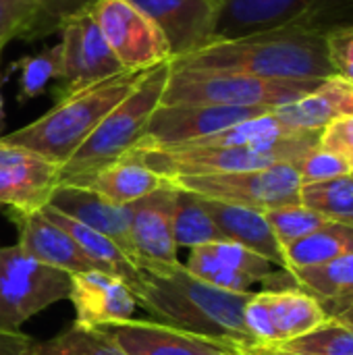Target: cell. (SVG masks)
Instances as JSON below:
<instances>
[{
	"instance_id": "74e56055",
	"label": "cell",
	"mask_w": 353,
	"mask_h": 355,
	"mask_svg": "<svg viewBox=\"0 0 353 355\" xmlns=\"http://www.w3.org/2000/svg\"><path fill=\"white\" fill-rule=\"evenodd\" d=\"M35 341L21 331L0 329V355H35Z\"/></svg>"
},
{
	"instance_id": "484cf974",
	"label": "cell",
	"mask_w": 353,
	"mask_h": 355,
	"mask_svg": "<svg viewBox=\"0 0 353 355\" xmlns=\"http://www.w3.org/2000/svg\"><path fill=\"white\" fill-rule=\"evenodd\" d=\"M353 252V225L327 223L318 231L285 248V270L310 268Z\"/></svg>"
},
{
	"instance_id": "ac0fdd59",
	"label": "cell",
	"mask_w": 353,
	"mask_h": 355,
	"mask_svg": "<svg viewBox=\"0 0 353 355\" xmlns=\"http://www.w3.org/2000/svg\"><path fill=\"white\" fill-rule=\"evenodd\" d=\"M12 218L19 227L17 245L33 260L69 275H85L92 270H100V266L89 260L85 252L75 243V239L58 225L50 223L42 214V210L29 214H12Z\"/></svg>"
},
{
	"instance_id": "2e32d148",
	"label": "cell",
	"mask_w": 353,
	"mask_h": 355,
	"mask_svg": "<svg viewBox=\"0 0 353 355\" xmlns=\"http://www.w3.org/2000/svg\"><path fill=\"white\" fill-rule=\"evenodd\" d=\"M69 300L75 306V324L85 329H104L129 320L137 310L131 287L119 277L100 270L71 275Z\"/></svg>"
},
{
	"instance_id": "ffe728a7",
	"label": "cell",
	"mask_w": 353,
	"mask_h": 355,
	"mask_svg": "<svg viewBox=\"0 0 353 355\" xmlns=\"http://www.w3.org/2000/svg\"><path fill=\"white\" fill-rule=\"evenodd\" d=\"M273 112L293 131H322L337 119L353 116V83L337 75L329 77L304 98Z\"/></svg>"
},
{
	"instance_id": "83f0119b",
	"label": "cell",
	"mask_w": 353,
	"mask_h": 355,
	"mask_svg": "<svg viewBox=\"0 0 353 355\" xmlns=\"http://www.w3.org/2000/svg\"><path fill=\"white\" fill-rule=\"evenodd\" d=\"M300 204L329 223L353 225V175L302 185Z\"/></svg>"
},
{
	"instance_id": "6da1fadb",
	"label": "cell",
	"mask_w": 353,
	"mask_h": 355,
	"mask_svg": "<svg viewBox=\"0 0 353 355\" xmlns=\"http://www.w3.org/2000/svg\"><path fill=\"white\" fill-rule=\"evenodd\" d=\"M252 293L208 285L196 279L185 264L141 272V281L133 289L137 308L146 310L152 320L223 343L235 352L256 347L243 322V308Z\"/></svg>"
},
{
	"instance_id": "ab89813d",
	"label": "cell",
	"mask_w": 353,
	"mask_h": 355,
	"mask_svg": "<svg viewBox=\"0 0 353 355\" xmlns=\"http://www.w3.org/2000/svg\"><path fill=\"white\" fill-rule=\"evenodd\" d=\"M237 355H256V354H252V352H239Z\"/></svg>"
},
{
	"instance_id": "7a4b0ae2",
	"label": "cell",
	"mask_w": 353,
	"mask_h": 355,
	"mask_svg": "<svg viewBox=\"0 0 353 355\" xmlns=\"http://www.w3.org/2000/svg\"><path fill=\"white\" fill-rule=\"evenodd\" d=\"M173 64L246 73L262 79L325 81L335 77L325 33L308 27H279L210 46L173 60Z\"/></svg>"
},
{
	"instance_id": "cb8c5ba5",
	"label": "cell",
	"mask_w": 353,
	"mask_h": 355,
	"mask_svg": "<svg viewBox=\"0 0 353 355\" xmlns=\"http://www.w3.org/2000/svg\"><path fill=\"white\" fill-rule=\"evenodd\" d=\"M42 214L50 223L58 225L64 233H69L75 239V243L85 252V256L100 266L102 272L119 277L121 281H125L131 287V291L139 285L141 270L129 260V256L112 239H108L106 235H102V233H98V231H94L89 227L64 216L62 212H58L52 206H44Z\"/></svg>"
},
{
	"instance_id": "d6a6232c",
	"label": "cell",
	"mask_w": 353,
	"mask_h": 355,
	"mask_svg": "<svg viewBox=\"0 0 353 355\" xmlns=\"http://www.w3.org/2000/svg\"><path fill=\"white\" fill-rule=\"evenodd\" d=\"M96 2L98 0H35V12L23 40L33 42L56 33L67 19L89 10Z\"/></svg>"
},
{
	"instance_id": "8fae6325",
	"label": "cell",
	"mask_w": 353,
	"mask_h": 355,
	"mask_svg": "<svg viewBox=\"0 0 353 355\" xmlns=\"http://www.w3.org/2000/svg\"><path fill=\"white\" fill-rule=\"evenodd\" d=\"M268 112L273 110L262 106L160 104L152 112L146 135L137 146L171 148L191 144Z\"/></svg>"
},
{
	"instance_id": "4316f807",
	"label": "cell",
	"mask_w": 353,
	"mask_h": 355,
	"mask_svg": "<svg viewBox=\"0 0 353 355\" xmlns=\"http://www.w3.org/2000/svg\"><path fill=\"white\" fill-rule=\"evenodd\" d=\"M173 235L177 248H198L212 241H225L223 233L214 225L204 198L177 187L173 210Z\"/></svg>"
},
{
	"instance_id": "3957f363",
	"label": "cell",
	"mask_w": 353,
	"mask_h": 355,
	"mask_svg": "<svg viewBox=\"0 0 353 355\" xmlns=\"http://www.w3.org/2000/svg\"><path fill=\"white\" fill-rule=\"evenodd\" d=\"M144 73L146 71H125L81 92L58 98V102L46 114L17 131L2 135L0 139L27 148L62 166L94 133L102 119L127 98Z\"/></svg>"
},
{
	"instance_id": "1f68e13d",
	"label": "cell",
	"mask_w": 353,
	"mask_h": 355,
	"mask_svg": "<svg viewBox=\"0 0 353 355\" xmlns=\"http://www.w3.org/2000/svg\"><path fill=\"white\" fill-rule=\"evenodd\" d=\"M21 100L40 96L50 81L62 77V44H54L37 54L21 58Z\"/></svg>"
},
{
	"instance_id": "7c38bea8",
	"label": "cell",
	"mask_w": 353,
	"mask_h": 355,
	"mask_svg": "<svg viewBox=\"0 0 353 355\" xmlns=\"http://www.w3.org/2000/svg\"><path fill=\"white\" fill-rule=\"evenodd\" d=\"M177 187L169 181L150 196L129 204V258L141 272L173 268L179 262L173 235Z\"/></svg>"
},
{
	"instance_id": "f35d334b",
	"label": "cell",
	"mask_w": 353,
	"mask_h": 355,
	"mask_svg": "<svg viewBox=\"0 0 353 355\" xmlns=\"http://www.w3.org/2000/svg\"><path fill=\"white\" fill-rule=\"evenodd\" d=\"M335 320H339V322H343V324H347V327H352L353 329V304L352 306H347L345 310H341L337 316H333Z\"/></svg>"
},
{
	"instance_id": "52a82bcc",
	"label": "cell",
	"mask_w": 353,
	"mask_h": 355,
	"mask_svg": "<svg viewBox=\"0 0 353 355\" xmlns=\"http://www.w3.org/2000/svg\"><path fill=\"white\" fill-rule=\"evenodd\" d=\"M214 42L279 27H308L322 33L353 25V0H214Z\"/></svg>"
},
{
	"instance_id": "b9f144b4",
	"label": "cell",
	"mask_w": 353,
	"mask_h": 355,
	"mask_svg": "<svg viewBox=\"0 0 353 355\" xmlns=\"http://www.w3.org/2000/svg\"><path fill=\"white\" fill-rule=\"evenodd\" d=\"M2 48H4V46H0V52H2Z\"/></svg>"
},
{
	"instance_id": "f546056e",
	"label": "cell",
	"mask_w": 353,
	"mask_h": 355,
	"mask_svg": "<svg viewBox=\"0 0 353 355\" xmlns=\"http://www.w3.org/2000/svg\"><path fill=\"white\" fill-rule=\"evenodd\" d=\"M35 355H125L102 329L73 324L50 341L37 343Z\"/></svg>"
},
{
	"instance_id": "277c9868",
	"label": "cell",
	"mask_w": 353,
	"mask_h": 355,
	"mask_svg": "<svg viewBox=\"0 0 353 355\" xmlns=\"http://www.w3.org/2000/svg\"><path fill=\"white\" fill-rule=\"evenodd\" d=\"M169 75L171 62L148 69L127 98L102 119L83 146L60 166V183L81 181L127 156L144 139L150 116L162 102Z\"/></svg>"
},
{
	"instance_id": "603a6c76",
	"label": "cell",
	"mask_w": 353,
	"mask_h": 355,
	"mask_svg": "<svg viewBox=\"0 0 353 355\" xmlns=\"http://www.w3.org/2000/svg\"><path fill=\"white\" fill-rule=\"evenodd\" d=\"M258 293L266 306L268 320L273 327V347L298 339L329 320V314L322 304L298 287L262 289Z\"/></svg>"
},
{
	"instance_id": "4dcf8cb0",
	"label": "cell",
	"mask_w": 353,
	"mask_h": 355,
	"mask_svg": "<svg viewBox=\"0 0 353 355\" xmlns=\"http://www.w3.org/2000/svg\"><path fill=\"white\" fill-rule=\"evenodd\" d=\"M277 241L281 243L283 252L287 245L300 241L302 237L318 231L320 227H325L329 220H325L320 214H316L314 210L302 206V204H287V206H279L273 210L264 212Z\"/></svg>"
},
{
	"instance_id": "e575fe53",
	"label": "cell",
	"mask_w": 353,
	"mask_h": 355,
	"mask_svg": "<svg viewBox=\"0 0 353 355\" xmlns=\"http://www.w3.org/2000/svg\"><path fill=\"white\" fill-rule=\"evenodd\" d=\"M325 42L335 75L353 83V25L327 31Z\"/></svg>"
},
{
	"instance_id": "ba28073f",
	"label": "cell",
	"mask_w": 353,
	"mask_h": 355,
	"mask_svg": "<svg viewBox=\"0 0 353 355\" xmlns=\"http://www.w3.org/2000/svg\"><path fill=\"white\" fill-rule=\"evenodd\" d=\"M69 295V272L33 260L17 243L0 248V329L21 331L31 316Z\"/></svg>"
},
{
	"instance_id": "5b68a950",
	"label": "cell",
	"mask_w": 353,
	"mask_h": 355,
	"mask_svg": "<svg viewBox=\"0 0 353 355\" xmlns=\"http://www.w3.org/2000/svg\"><path fill=\"white\" fill-rule=\"evenodd\" d=\"M320 131H302L283 139L270 148H212V146H137L131 150L148 168L158 173L162 179L173 181L181 177H202V175H221L237 171H256L275 164H293L318 146Z\"/></svg>"
},
{
	"instance_id": "9c48e42d",
	"label": "cell",
	"mask_w": 353,
	"mask_h": 355,
	"mask_svg": "<svg viewBox=\"0 0 353 355\" xmlns=\"http://www.w3.org/2000/svg\"><path fill=\"white\" fill-rule=\"evenodd\" d=\"M175 187L208 200L237 204L260 212L300 204V173L293 164H275L256 171H237L202 177H181L171 181Z\"/></svg>"
},
{
	"instance_id": "7402d4cb",
	"label": "cell",
	"mask_w": 353,
	"mask_h": 355,
	"mask_svg": "<svg viewBox=\"0 0 353 355\" xmlns=\"http://www.w3.org/2000/svg\"><path fill=\"white\" fill-rule=\"evenodd\" d=\"M166 183H169L166 179H162L158 173L148 168L135 154L129 152L121 160L96 171L94 175H89L81 181L69 183V185L92 189L117 206H129V204L150 196L152 191L160 189Z\"/></svg>"
},
{
	"instance_id": "7bdbcfd3",
	"label": "cell",
	"mask_w": 353,
	"mask_h": 355,
	"mask_svg": "<svg viewBox=\"0 0 353 355\" xmlns=\"http://www.w3.org/2000/svg\"><path fill=\"white\" fill-rule=\"evenodd\" d=\"M352 175H353V173H352Z\"/></svg>"
},
{
	"instance_id": "836d02e7",
	"label": "cell",
	"mask_w": 353,
	"mask_h": 355,
	"mask_svg": "<svg viewBox=\"0 0 353 355\" xmlns=\"http://www.w3.org/2000/svg\"><path fill=\"white\" fill-rule=\"evenodd\" d=\"M298 173H300V181L302 185L308 183H320V181H329V179H337V177H345L352 175L350 164L337 156L335 152L322 148L320 144L314 146L300 162H298Z\"/></svg>"
},
{
	"instance_id": "44dd1931",
	"label": "cell",
	"mask_w": 353,
	"mask_h": 355,
	"mask_svg": "<svg viewBox=\"0 0 353 355\" xmlns=\"http://www.w3.org/2000/svg\"><path fill=\"white\" fill-rule=\"evenodd\" d=\"M204 204H206L214 225L218 227V231L223 233V237L227 241H235V243L248 248L250 252L262 256L264 260H268L270 264H275L283 270L287 268L285 252H283L281 243L277 241L264 212L246 208V206H237V204L208 200V198H204Z\"/></svg>"
},
{
	"instance_id": "9a60e30c",
	"label": "cell",
	"mask_w": 353,
	"mask_h": 355,
	"mask_svg": "<svg viewBox=\"0 0 353 355\" xmlns=\"http://www.w3.org/2000/svg\"><path fill=\"white\" fill-rule=\"evenodd\" d=\"M164 35L171 62L185 58L214 42V0H131Z\"/></svg>"
},
{
	"instance_id": "60d3db41",
	"label": "cell",
	"mask_w": 353,
	"mask_h": 355,
	"mask_svg": "<svg viewBox=\"0 0 353 355\" xmlns=\"http://www.w3.org/2000/svg\"><path fill=\"white\" fill-rule=\"evenodd\" d=\"M0 119H2V94H0Z\"/></svg>"
},
{
	"instance_id": "d590c367",
	"label": "cell",
	"mask_w": 353,
	"mask_h": 355,
	"mask_svg": "<svg viewBox=\"0 0 353 355\" xmlns=\"http://www.w3.org/2000/svg\"><path fill=\"white\" fill-rule=\"evenodd\" d=\"M35 12V0H0V46L23 37Z\"/></svg>"
},
{
	"instance_id": "d6986e66",
	"label": "cell",
	"mask_w": 353,
	"mask_h": 355,
	"mask_svg": "<svg viewBox=\"0 0 353 355\" xmlns=\"http://www.w3.org/2000/svg\"><path fill=\"white\" fill-rule=\"evenodd\" d=\"M48 206L106 235L129 256V208L127 206H117L92 189L69 185V183H60L56 187Z\"/></svg>"
},
{
	"instance_id": "e0dca14e",
	"label": "cell",
	"mask_w": 353,
	"mask_h": 355,
	"mask_svg": "<svg viewBox=\"0 0 353 355\" xmlns=\"http://www.w3.org/2000/svg\"><path fill=\"white\" fill-rule=\"evenodd\" d=\"M102 331L125 352V355H237L235 349L156 322L152 318H129L108 324Z\"/></svg>"
},
{
	"instance_id": "8d00e7d4",
	"label": "cell",
	"mask_w": 353,
	"mask_h": 355,
	"mask_svg": "<svg viewBox=\"0 0 353 355\" xmlns=\"http://www.w3.org/2000/svg\"><path fill=\"white\" fill-rule=\"evenodd\" d=\"M318 144L337 156H341L353 173V116H343L333 121L329 127L320 131Z\"/></svg>"
},
{
	"instance_id": "30bf717a",
	"label": "cell",
	"mask_w": 353,
	"mask_h": 355,
	"mask_svg": "<svg viewBox=\"0 0 353 355\" xmlns=\"http://www.w3.org/2000/svg\"><path fill=\"white\" fill-rule=\"evenodd\" d=\"M89 15L98 23L108 48L123 71L141 73L171 62V50L156 27L131 0H98Z\"/></svg>"
},
{
	"instance_id": "4fadbf2b",
	"label": "cell",
	"mask_w": 353,
	"mask_h": 355,
	"mask_svg": "<svg viewBox=\"0 0 353 355\" xmlns=\"http://www.w3.org/2000/svg\"><path fill=\"white\" fill-rule=\"evenodd\" d=\"M58 33L62 44L60 98L125 73L89 10L67 19Z\"/></svg>"
},
{
	"instance_id": "5bb4252c",
	"label": "cell",
	"mask_w": 353,
	"mask_h": 355,
	"mask_svg": "<svg viewBox=\"0 0 353 355\" xmlns=\"http://www.w3.org/2000/svg\"><path fill=\"white\" fill-rule=\"evenodd\" d=\"M60 185V166L0 139V206L12 214L40 212Z\"/></svg>"
},
{
	"instance_id": "8992f818",
	"label": "cell",
	"mask_w": 353,
	"mask_h": 355,
	"mask_svg": "<svg viewBox=\"0 0 353 355\" xmlns=\"http://www.w3.org/2000/svg\"><path fill=\"white\" fill-rule=\"evenodd\" d=\"M322 81L262 79L246 73L193 69L171 62L160 104H212L279 108L316 89Z\"/></svg>"
},
{
	"instance_id": "d4e9b609",
	"label": "cell",
	"mask_w": 353,
	"mask_h": 355,
	"mask_svg": "<svg viewBox=\"0 0 353 355\" xmlns=\"http://www.w3.org/2000/svg\"><path fill=\"white\" fill-rule=\"evenodd\" d=\"M287 272L298 289L310 293L322 304L329 318L353 304V252L318 266Z\"/></svg>"
},
{
	"instance_id": "f1b7e54d",
	"label": "cell",
	"mask_w": 353,
	"mask_h": 355,
	"mask_svg": "<svg viewBox=\"0 0 353 355\" xmlns=\"http://www.w3.org/2000/svg\"><path fill=\"white\" fill-rule=\"evenodd\" d=\"M273 349L287 355H353V329L329 318L318 329Z\"/></svg>"
}]
</instances>
